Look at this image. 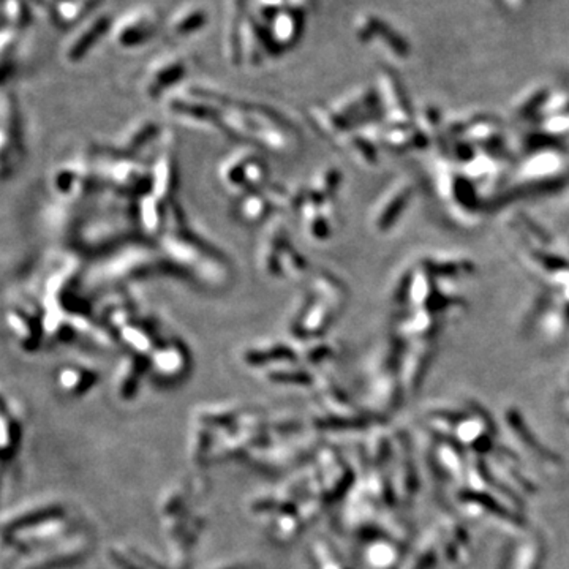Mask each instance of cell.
<instances>
[{
    "mask_svg": "<svg viewBox=\"0 0 569 569\" xmlns=\"http://www.w3.org/2000/svg\"><path fill=\"white\" fill-rule=\"evenodd\" d=\"M342 299L340 284L336 283L331 277H316L305 294H302L296 309L289 316L288 331L296 338L320 337L331 321L336 318L337 311L327 307L331 300Z\"/></svg>",
    "mask_w": 569,
    "mask_h": 569,
    "instance_id": "1",
    "label": "cell"
},
{
    "mask_svg": "<svg viewBox=\"0 0 569 569\" xmlns=\"http://www.w3.org/2000/svg\"><path fill=\"white\" fill-rule=\"evenodd\" d=\"M258 262L262 273L273 280H291L307 269V260L294 247L287 225L277 217L267 222L262 233Z\"/></svg>",
    "mask_w": 569,
    "mask_h": 569,
    "instance_id": "2",
    "label": "cell"
},
{
    "mask_svg": "<svg viewBox=\"0 0 569 569\" xmlns=\"http://www.w3.org/2000/svg\"><path fill=\"white\" fill-rule=\"evenodd\" d=\"M94 547V534L83 527L68 538L10 555L7 569H64L79 563Z\"/></svg>",
    "mask_w": 569,
    "mask_h": 569,
    "instance_id": "3",
    "label": "cell"
},
{
    "mask_svg": "<svg viewBox=\"0 0 569 569\" xmlns=\"http://www.w3.org/2000/svg\"><path fill=\"white\" fill-rule=\"evenodd\" d=\"M267 177H269L267 163L262 155L253 149L239 151L231 157H226L218 168L220 184L239 198L264 189Z\"/></svg>",
    "mask_w": 569,
    "mask_h": 569,
    "instance_id": "4",
    "label": "cell"
},
{
    "mask_svg": "<svg viewBox=\"0 0 569 569\" xmlns=\"http://www.w3.org/2000/svg\"><path fill=\"white\" fill-rule=\"evenodd\" d=\"M7 321L15 340L27 353L40 348L46 334V311L30 296L15 299L7 311Z\"/></svg>",
    "mask_w": 569,
    "mask_h": 569,
    "instance_id": "5",
    "label": "cell"
},
{
    "mask_svg": "<svg viewBox=\"0 0 569 569\" xmlns=\"http://www.w3.org/2000/svg\"><path fill=\"white\" fill-rule=\"evenodd\" d=\"M71 512L70 508L54 496H37L5 511L2 517V538L40 525L54 517Z\"/></svg>",
    "mask_w": 569,
    "mask_h": 569,
    "instance_id": "6",
    "label": "cell"
},
{
    "mask_svg": "<svg viewBox=\"0 0 569 569\" xmlns=\"http://www.w3.org/2000/svg\"><path fill=\"white\" fill-rule=\"evenodd\" d=\"M151 376L162 385H177L191 370V354L177 337L165 338L149 356Z\"/></svg>",
    "mask_w": 569,
    "mask_h": 569,
    "instance_id": "7",
    "label": "cell"
},
{
    "mask_svg": "<svg viewBox=\"0 0 569 569\" xmlns=\"http://www.w3.org/2000/svg\"><path fill=\"white\" fill-rule=\"evenodd\" d=\"M23 128L15 97L3 95L2 108V173L7 177L23 160Z\"/></svg>",
    "mask_w": 569,
    "mask_h": 569,
    "instance_id": "8",
    "label": "cell"
},
{
    "mask_svg": "<svg viewBox=\"0 0 569 569\" xmlns=\"http://www.w3.org/2000/svg\"><path fill=\"white\" fill-rule=\"evenodd\" d=\"M289 202L291 195L284 193L283 189H261L239 198L234 213L244 223L269 222V217H277L276 212L289 206Z\"/></svg>",
    "mask_w": 569,
    "mask_h": 569,
    "instance_id": "9",
    "label": "cell"
},
{
    "mask_svg": "<svg viewBox=\"0 0 569 569\" xmlns=\"http://www.w3.org/2000/svg\"><path fill=\"white\" fill-rule=\"evenodd\" d=\"M356 34L359 40L364 43H376L386 49L387 54H391L396 59H405L409 56V45L398 32L391 27L386 21L376 18L374 15L360 16L356 23Z\"/></svg>",
    "mask_w": 569,
    "mask_h": 569,
    "instance_id": "10",
    "label": "cell"
},
{
    "mask_svg": "<svg viewBox=\"0 0 569 569\" xmlns=\"http://www.w3.org/2000/svg\"><path fill=\"white\" fill-rule=\"evenodd\" d=\"M147 375H151L149 358L127 353L120 360L113 381V391L120 402H133L139 396Z\"/></svg>",
    "mask_w": 569,
    "mask_h": 569,
    "instance_id": "11",
    "label": "cell"
},
{
    "mask_svg": "<svg viewBox=\"0 0 569 569\" xmlns=\"http://www.w3.org/2000/svg\"><path fill=\"white\" fill-rule=\"evenodd\" d=\"M26 429V412L15 397L3 394L2 398V461L12 462L23 445Z\"/></svg>",
    "mask_w": 569,
    "mask_h": 569,
    "instance_id": "12",
    "label": "cell"
},
{
    "mask_svg": "<svg viewBox=\"0 0 569 569\" xmlns=\"http://www.w3.org/2000/svg\"><path fill=\"white\" fill-rule=\"evenodd\" d=\"M158 29V19L154 12L136 10L125 15L116 26H113L114 40L120 48H136L152 40Z\"/></svg>",
    "mask_w": 569,
    "mask_h": 569,
    "instance_id": "13",
    "label": "cell"
},
{
    "mask_svg": "<svg viewBox=\"0 0 569 569\" xmlns=\"http://www.w3.org/2000/svg\"><path fill=\"white\" fill-rule=\"evenodd\" d=\"M187 71V60L180 56H168L155 60L142 81L144 94L149 98H160L163 92L179 84Z\"/></svg>",
    "mask_w": 569,
    "mask_h": 569,
    "instance_id": "14",
    "label": "cell"
},
{
    "mask_svg": "<svg viewBox=\"0 0 569 569\" xmlns=\"http://www.w3.org/2000/svg\"><path fill=\"white\" fill-rule=\"evenodd\" d=\"M100 374L90 365L79 363H67L56 370L54 385L62 396L68 398H81L98 385Z\"/></svg>",
    "mask_w": 569,
    "mask_h": 569,
    "instance_id": "15",
    "label": "cell"
},
{
    "mask_svg": "<svg viewBox=\"0 0 569 569\" xmlns=\"http://www.w3.org/2000/svg\"><path fill=\"white\" fill-rule=\"evenodd\" d=\"M305 15L307 12H302V10L284 8L266 27L277 56L300 41L305 27Z\"/></svg>",
    "mask_w": 569,
    "mask_h": 569,
    "instance_id": "16",
    "label": "cell"
},
{
    "mask_svg": "<svg viewBox=\"0 0 569 569\" xmlns=\"http://www.w3.org/2000/svg\"><path fill=\"white\" fill-rule=\"evenodd\" d=\"M105 557L111 569H173L168 561H160L131 544L109 546Z\"/></svg>",
    "mask_w": 569,
    "mask_h": 569,
    "instance_id": "17",
    "label": "cell"
},
{
    "mask_svg": "<svg viewBox=\"0 0 569 569\" xmlns=\"http://www.w3.org/2000/svg\"><path fill=\"white\" fill-rule=\"evenodd\" d=\"M111 27V18H109L108 15L97 16V18L92 19L84 29H81L78 32L75 40L68 45L67 52H65L67 60H70V62H78V60L83 59Z\"/></svg>",
    "mask_w": 569,
    "mask_h": 569,
    "instance_id": "18",
    "label": "cell"
},
{
    "mask_svg": "<svg viewBox=\"0 0 569 569\" xmlns=\"http://www.w3.org/2000/svg\"><path fill=\"white\" fill-rule=\"evenodd\" d=\"M207 23V13L200 7H185L174 15L169 23V34L173 37H185L201 30Z\"/></svg>",
    "mask_w": 569,
    "mask_h": 569,
    "instance_id": "19",
    "label": "cell"
},
{
    "mask_svg": "<svg viewBox=\"0 0 569 569\" xmlns=\"http://www.w3.org/2000/svg\"><path fill=\"white\" fill-rule=\"evenodd\" d=\"M3 29L15 30L24 27L29 19V7L26 0H5L3 5Z\"/></svg>",
    "mask_w": 569,
    "mask_h": 569,
    "instance_id": "20",
    "label": "cell"
},
{
    "mask_svg": "<svg viewBox=\"0 0 569 569\" xmlns=\"http://www.w3.org/2000/svg\"><path fill=\"white\" fill-rule=\"evenodd\" d=\"M84 3V0H54V16L59 23H75L83 15Z\"/></svg>",
    "mask_w": 569,
    "mask_h": 569,
    "instance_id": "21",
    "label": "cell"
},
{
    "mask_svg": "<svg viewBox=\"0 0 569 569\" xmlns=\"http://www.w3.org/2000/svg\"><path fill=\"white\" fill-rule=\"evenodd\" d=\"M209 569H261L255 561L250 560H228L222 561L218 565H213Z\"/></svg>",
    "mask_w": 569,
    "mask_h": 569,
    "instance_id": "22",
    "label": "cell"
},
{
    "mask_svg": "<svg viewBox=\"0 0 569 569\" xmlns=\"http://www.w3.org/2000/svg\"><path fill=\"white\" fill-rule=\"evenodd\" d=\"M503 2H505L508 7H511V8H519V7H522V5L527 3L528 0H503Z\"/></svg>",
    "mask_w": 569,
    "mask_h": 569,
    "instance_id": "23",
    "label": "cell"
}]
</instances>
